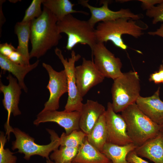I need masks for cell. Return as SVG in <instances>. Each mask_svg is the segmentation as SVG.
I'll use <instances>...</instances> for the list:
<instances>
[{
    "mask_svg": "<svg viewBox=\"0 0 163 163\" xmlns=\"http://www.w3.org/2000/svg\"><path fill=\"white\" fill-rule=\"evenodd\" d=\"M56 16L43 7L42 14L31 21L30 39L32 49L30 58L39 59L58 45L62 36L59 33Z\"/></svg>",
    "mask_w": 163,
    "mask_h": 163,
    "instance_id": "obj_1",
    "label": "cell"
},
{
    "mask_svg": "<svg viewBox=\"0 0 163 163\" xmlns=\"http://www.w3.org/2000/svg\"><path fill=\"white\" fill-rule=\"evenodd\" d=\"M143 27L137 24L136 21L128 18L99 23L95 30L97 43L111 41L116 46L123 50L128 48L122 38V36L128 34L138 38L144 34Z\"/></svg>",
    "mask_w": 163,
    "mask_h": 163,
    "instance_id": "obj_2",
    "label": "cell"
},
{
    "mask_svg": "<svg viewBox=\"0 0 163 163\" xmlns=\"http://www.w3.org/2000/svg\"><path fill=\"white\" fill-rule=\"evenodd\" d=\"M121 113L126 124L128 135L137 146L155 137L160 131V126L144 114L136 103L127 107Z\"/></svg>",
    "mask_w": 163,
    "mask_h": 163,
    "instance_id": "obj_3",
    "label": "cell"
},
{
    "mask_svg": "<svg viewBox=\"0 0 163 163\" xmlns=\"http://www.w3.org/2000/svg\"><path fill=\"white\" fill-rule=\"evenodd\" d=\"M140 79L138 73L130 71L114 80L111 89L112 106L116 113L121 112L136 103L140 96Z\"/></svg>",
    "mask_w": 163,
    "mask_h": 163,
    "instance_id": "obj_4",
    "label": "cell"
},
{
    "mask_svg": "<svg viewBox=\"0 0 163 163\" xmlns=\"http://www.w3.org/2000/svg\"><path fill=\"white\" fill-rule=\"evenodd\" d=\"M57 25L59 33L67 36L66 48L68 50L72 51L78 44L87 45L92 50L97 43L95 29L88 21L78 19L69 14L58 21Z\"/></svg>",
    "mask_w": 163,
    "mask_h": 163,
    "instance_id": "obj_5",
    "label": "cell"
},
{
    "mask_svg": "<svg viewBox=\"0 0 163 163\" xmlns=\"http://www.w3.org/2000/svg\"><path fill=\"white\" fill-rule=\"evenodd\" d=\"M50 135V142L48 144L41 145L37 144L34 139L18 128H13L12 132L15 139L12 143V150H18V152L23 154L24 158L29 160L31 157L38 155L46 159H50V153L58 149L60 146V137L53 129H47Z\"/></svg>",
    "mask_w": 163,
    "mask_h": 163,
    "instance_id": "obj_6",
    "label": "cell"
},
{
    "mask_svg": "<svg viewBox=\"0 0 163 163\" xmlns=\"http://www.w3.org/2000/svg\"><path fill=\"white\" fill-rule=\"evenodd\" d=\"M55 53L62 63L67 77L68 98L64 110L67 111H81L83 103V97L80 95L77 88L75 74V64L81 57L72 50L71 57L68 59L64 58L61 50L56 47Z\"/></svg>",
    "mask_w": 163,
    "mask_h": 163,
    "instance_id": "obj_7",
    "label": "cell"
},
{
    "mask_svg": "<svg viewBox=\"0 0 163 163\" xmlns=\"http://www.w3.org/2000/svg\"><path fill=\"white\" fill-rule=\"evenodd\" d=\"M91 51L96 67L105 77L114 80L123 74L120 59L116 57L104 43H97Z\"/></svg>",
    "mask_w": 163,
    "mask_h": 163,
    "instance_id": "obj_8",
    "label": "cell"
},
{
    "mask_svg": "<svg viewBox=\"0 0 163 163\" xmlns=\"http://www.w3.org/2000/svg\"><path fill=\"white\" fill-rule=\"evenodd\" d=\"M8 81V85H4L0 82V91L3 94L2 100L3 106L8 113L7 120L5 125V135L9 140L10 134L12 133L13 128L10 124V119L11 114L14 117L21 113L19 107L20 97L22 89L19 85L17 79L14 77L10 73L7 77Z\"/></svg>",
    "mask_w": 163,
    "mask_h": 163,
    "instance_id": "obj_9",
    "label": "cell"
},
{
    "mask_svg": "<svg viewBox=\"0 0 163 163\" xmlns=\"http://www.w3.org/2000/svg\"><path fill=\"white\" fill-rule=\"evenodd\" d=\"M42 66L49 75V80L46 88L50 94L42 111L57 110L59 107L60 97L68 92L66 74L64 69L56 71L50 65L44 62Z\"/></svg>",
    "mask_w": 163,
    "mask_h": 163,
    "instance_id": "obj_10",
    "label": "cell"
},
{
    "mask_svg": "<svg viewBox=\"0 0 163 163\" xmlns=\"http://www.w3.org/2000/svg\"><path fill=\"white\" fill-rule=\"evenodd\" d=\"M104 115L107 142L119 145H124L133 143L127 133L124 120L121 115L114 111L111 103H107Z\"/></svg>",
    "mask_w": 163,
    "mask_h": 163,
    "instance_id": "obj_11",
    "label": "cell"
},
{
    "mask_svg": "<svg viewBox=\"0 0 163 163\" xmlns=\"http://www.w3.org/2000/svg\"><path fill=\"white\" fill-rule=\"evenodd\" d=\"M81 65L75 66V74L78 91L84 97L92 87L101 83L105 77L96 67L93 60L82 58Z\"/></svg>",
    "mask_w": 163,
    "mask_h": 163,
    "instance_id": "obj_12",
    "label": "cell"
},
{
    "mask_svg": "<svg viewBox=\"0 0 163 163\" xmlns=\"http://www.w3.org/2000/svg\"><path fill=\"white\" fill-rule=\"evenodd\" d=\"M88 0H80L78 4L88 8L91 14V17L88 20L90 24L94 27L97 22L115 20L122 18H128L137 21L141 18V16L134 14L129 9L121 8L115 11L110 10L108 5L110 1L103 0L101 2L102 5L100 7H95L88 3Z\"/></svg>",
    "mask_w": 163,
    "mask_h": 163,
    "instance_id": "obj_13",
    "label": "cell"
},
{
    "mask_svg": "<svg viewBox=\"0 0 163 163\" xmlns=\"http://www.w3.org/2000/svg\"><path fill=\"white\" fill-rule=\"evenodd\" d=\"M80 112L77 111L41 110L37 115L33 124L38 126L41 123L54 122L63 128L66 134L68 135L73 131L80 129Z\"/></svg>",
    "mask_w": 163,
    "mask_h": 163,
    "instance_id": "obj_14",
    "label": "cell"
},
{
    "mask_svg": "<svg viewBox=\"0 0 163 163\" xmlns=\"http://www.w3.org/2000/svg\"><path fill=\"white\" fill-rule=\"evenodd\" d=\"M160 87L152 96H140L136 103L139 109L153 122L161 126L163 124V101L160 97Z\"/></svg>",
    "mask_w": 163,
    "mask_h": 163,
    "instance_id": "obj_15",
    "label": "cell"
},
{
    "mask_svg": "<svg viewBox=\"0 0 163 163\" xmlns=\"http://www.w3.org/2000/svg\"><path fill=\"white\" fill-rule=\"evenodd\" d=\"M105 111L104 106L97 101L87 100L80 111V129L88 135Z\"/></svg>",
    "mask_w": 163,
    "mask_h": 163,
    "instance_id": "obj_16",
    "label": "cell"
},
{
    "mask_svg": "<svg viewBox=\"0 0 163 163\" xmlns=\"http://www.w3.org/2000/svg\"><path fill=\"white\" fill-rule=\"evenodd\" d=\"M138 155L149 159L154 163H163V133L160 131L134 150Z\"/></svg>",
    "mask_w": 163,
    "mask_h": 163,
    "instance_id": "obj_17",
    "label": "cell"
},
{
    "mask_svg": "<svg viewBox=\"0 0 163 163\" xmlns=\"http://www.w3.org/2000/svg\"><path fill=\"white\" fill-rule=\"evenodd\" d=\"M39 63L37 60L34 63L29 65H21L15 63L8 57L0 54V67L2 70L8 71L17 79L18 82L25 92H27L28 89L24 82L26 75L30 72L36 68Z\"/></svg>",
    "mask_w": 163,
    "mask_h": 163,
    "instance_id": "obj_18",
    "label": "cell"
},
{
    "mask_svg": "<svg viewBox=\"0 0 163 163\" xmlns=\"http://www.w3.org/2000/svg\"><path fill=\"white\" fill-rule=\"evenodd\" d=\"M111 161L104 154L91 145L87 136L78 148L72 162L76 163H110Z\"/></svg>",
    "mask_w": 163,
    "mask_h": 163,
    "instance_id": "obj_19",
    "label": "cell"
},
{
    "mask_svg": "<svg viewBox=\"0 0 163 163\" xmlns=\"http://www.w3.org/2000/svg\"><path fill=\"white\" fill-rule=\"evenodd\" d=\"M137 147L133 143L124 145H119L107 142L101 152L112 163H130L126 160L127 156Z\"/></svg>",
    "mask_w": 163,
    "mask_h": 163,
    "instance_id": "obj_20",
    "label": "cell"
},
{
    "mask_svg": "<svg viewBox=\"0 0 163 163\" xmlns=\"http://www.w3.org/2000/svg\"><path fill=\"white\" fill-rule=\"evenodd\" d=\"M30 22L23 23L21 22L16 23L14 32L18 40V46L17 51L22 56L26 65H29L30 59L28 50V43L30 39Z\"/></svg>",
    "mask_w": 163,
    "mask_h": 163,
    "instance_id": "obj_21",
    "label": "cell"
},
{
    "mask_svg": "<svg viewBox=\"0 0 163 163\" xmlns=\"http://www.w3.org/2000/svg\"><path fill=\"white\" fill-rule=\"evenodd\" d=\"M43 4V7L49 9L56 16L58 21L73 13L88 14V13L83 11L73 9V7L75 5L69 0H44Z\"/></svg>",
    "mask_w": 163,
    "mask_h": 163,
    "instance_id": "obj_22",
    "label": "cell"
},
{
    "mask_svg": "<svg viewBox=\"0 0 163 163\" xmlns=\"http://www.w3.org/2000/svg\"><path fill=\"white\" fill-rule=\"evenodd\" d=\"M87 138L90 143L102 152L104 145L107 142V132L104 113L100 117L89 133L87 135Z\"/></svg>",
    "mask_w": 163,
    "mask_h": 163,
    "instance_id": "obj_23",
    "label": "cell"
},
{
    "mask_svg": "<svg viewBox=\"0 0 163 163\" xmlns=\"http://www.w3.org/2000/svg\"><path fill=\"white\" fill-rule=\"evenodd\" d=\"M78 148H73L60 146L52 152L50 156V159L57 163H72L76 156Z\"/></svg>",
    "mask_w": 163,
    "mask_h": 163,
    "instance_id": "obj_24",
    "label": "cell"
},
{
    "mask_svg": "<svg viewBox=\"0 0 163 163\" xmlns=\"http://www.w3.org/2000/svg\"><path fill=\"white\" fill-rule=\"evenodd\" d=\"M86 136L85 133L79 130H74L68 135L63 133L60 137V146L78 148Z\"/></svg>",
    "mask_w": 163,
    "mask_h": 163,
    "instance_id": "obj_25",
    "label": "cell"
},
{
    "mask_svg": "<svg viewBox=\"0 0 163 163\" xmlns=\"http://www.w3.org/2000/svg\"><path fill=\"white\" fill-rule=\"evenodd\" d=\"M44 0H33L25 11L22 23L30 22L34 19L39 17L42 14L41 5Z\"/></svg>",
    "mask_w": 163,
    "mask_h": 163,
    "instance_id": "obj_26",
    "label": "cell"
},
{
    "mask_svg": "<svg viewBox=\"0 0 163 163\" xmlns=\"http://www.w3.org/2000/svg\"><path fill=\"white\" fill-rule=\"evenodd\" d=\"M6 136L4 133L0 132V163H16L17 160L14 153L9 149H5L4 146L6 142Z\"/></svg>",
    "mask_w": 163,
    "mask_h": 163,
    "instance_id": "obj_27",
    "label": "cell"
},
{
    "mask_svg": "<svg viewBox=\"0 0 163 163\" xmlns=\"http://www.w3.org/2000/svg\"><path fill=\"white\" fill-rule=\"evenodd\" d=\"M146 15L152 18V24H156L159 22H163V2L147 10Z\"/></svg>",
    "mask_w": 163,
    "mask_h": 163,
    "instance_id": "obj_28",
    "label": "cell"
},
{
    "mask_svg": "<svg viewBox=\"0 0 163 163\" xmlns=\"http://www.w3.org/2000/svg\"><path fill=\"white\" fill-rule=\"evenodd\" d=\"M149 80L155 84H163V66L160 65L158 71L150 74Z\"/></svg>",
    "mask_w": 163,
    "mask_h": 163,
    "instance_id": "obj_29",
    "label": "cell"
},
{
    "mask_svg": "<svg viewBox=\"0 0 163 163\" xmlns=\"http://www.w3.org/2000/svg\"><path fill=\"white\" fill-rule=\"evenodd\" d=\"M16 50L11 43H5L0 44V54L8 57L14 51Z\"/></svg>",
    "mask_w": 163,
    "mask_h": 163,
    "instance_id": "obj_30",
    "label": "cell"
},
{
    "mask_svg": "<svg viewBox=\"0 0 163 163\" xmlns=\"http://www.w3.org/2000/svg\"><path fill=\"white\" fill-rule=\"evenodd\" d=\"M126 160L130 163H149L138 155L134 150L128 153L126 157Z\"/></svg>",
    "mask_w": 163,
    "mask_h": 163,
    "instance_id": "obj_31",
    "label": "cell"
},
{
    "mask_svg": "<svg viewBox=\"0 0 163 163\" xmlns=\"http://www.w3.org/2000/svg\"><path fill=\"white\" fill-rule=\"evenodd\" d=\"M8 58L15 63L21 65H26L22 56L17 50L13 51Z\"/></svg>",
    "mask_w": 163,
    "mask_h": 163,
    "instance_id": "obj_32",
    "label": "cell"
},
{
    "mask_svg": "<svg viewBox=\"0 0 163 163\" xmlns=\"http://www.w3.org/2000/svg\"><path fill=\"white\" fill-rule=\"evenodd\" d=\"M141 2L142 8L146 11L149 10L156 4H160L163 2V0H139Z\"/></svg>",
    "mask_w": 163,
    "mask_h": 163,
    "instance_id": "obj_33",
    "label": "cell"
},
{
    "mask_svg": "<svg viewBox=\"0 0 163 163\" xmlns=\"http://www.w3.org/2000/svg\"><path fill=\"white\" fill-rule=\"evenodd\" d=\"M5 0L0 1V35H1L2 27L3 24L5 21V19L4 17L2 11V5L5 2Z\"/></svg>",
    "mask_w": 163,
    "mask_h": 163,
    "instance_id": "obj_34",
    "label": "cell"
},
{
    "mask_svg": "<svg viewBox=\"0 0 163 163\" xmlns=\"http://www.w3.org/2000/svg\"><path fill=\"white\" fill-rule=\"evenodd\" d=\"M148 34L150 35L158 36L163 38V24H161L160 27L154 31H150Z\"/></svg>",
    "mask_w": 163,
    "mask_h": 163,
    "instance_id": "obj_35",
    "label": "cell"
},
{
    "mask_svg": "<svg viewBox=\"0 0 163 163\" xmlns=\"http://www.w3.org/2000/svg\"><path fill=\"white\" fill-rule=\"evenodd\" d=\"M46 163H57L52 161L50 159H46Z\"/></svg>",
    "mask_w": 163,
    "mask_h": 163,
    "instance_id": "obj_36",
    "label": "cell"
},
{
    "mask_svg": "<svg viewBox=\"0 0 163 163\" xmlns=\"http://www.w3.org/2000/svg\"><path fill=\"white\" fill-rule=\"evenodd\" d=\"M160 131L163 133V124L160 126Z\"/></svg>",
    "mask_w": 163,
    "mask_h": 163,
    "instance_id": "obj_37",
    "label": "cell"
},
{
    "mask_svg": "<svg viewBox=\"0 0 163 163\" xmlns=\"http://www.w3.org/2000/svg\"><path fill=\"white\" fill-rule=\"evenodd\" d=\"M162 65H163V59H162Z\"/></svg>",
    "mask_w": 163,
    "mask_h": 163,
    "instance_id": "obj_38",
    "label": "cell"
},
{
    "mask_svg": "<svg viewBox=\"0 0 163 163\" xmlns=\"http://www.w3.org/2000/svg\"><path fill=\"white\" fill-rule=\"evenodd\" d=\"M72 163H76L72 162ZM110 163H112V162L111 161Z\"/></svg>",
    "mask_w": 163,
    "mask_h": 163,
    "instance_id": "obj_39",
    "label": "cell"
}]
</instances>
